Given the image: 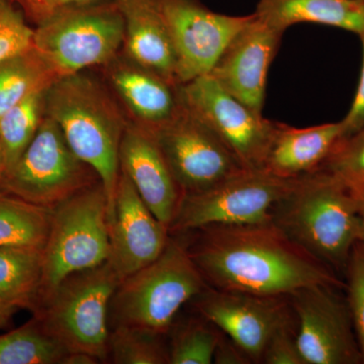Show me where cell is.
<instances>
[{
	"label": "cell",
	"instance_id": "6da1fadb",
	"mask_svg": "<svg viewBox=\"0 0 364 364\" xmlns=\"http://www.w3.org/2000/svg\"><path fill=\"white\" fill-rule=\"evenodd\" d=\"M186 234V233H184ZM189 254L208 287L262 296H289L306 287H344L334 269L272 221L213 225L193 231Z\"/></svg>",
	"mask_w": 364,
	"mask_h": 364
},
{
	"label": "cell",
	"instance_id": "7a4b0ae2",
	"mask_svg": "<svg viewBox=\"0 0 364 364\" xmlns=\"http://www.w3.org/2000/svg\"><path fill=\"white\" fill-rule=\"evenodd\" d=\"M46 116L58 124L73 152L97 171L109 202L119 176V152L128 119L102 75L90 70L57 79L45 92Z\"/></svg>",
	"mask_w": 364,
	"mask_h": 364
},
{
	"label": "cell",
	"instance_id": "3957f363",
	"mask_svg": "<svg viewBox=\"0 0 364 364\" xmlns=\"http://www.w3.org/2000/svg\"><path fill=\"white\" fill-rule=\"evenodd\" d=\"M272 222L332 269H346L360 241L358 200L322 169L296 181L273 210Z\"/></svg>",
	"mask_w": 364,
	"mask_h": 364
},
{
	"label": "cell",
	"instance_id": "277c9868",
	"mask_svg": "<svg viewBox=\"0 0 364 364\" xmlns=\"http://www.w3.org/2000/svg\"><path fill=\"white\" fill-rule=\"evenodd\" d=\"M208 287L179 235L157 259L119 282L109 305V329L131 326L167 334L177 314Z\"/></svg>",
	"mask_w": 364,
	"mask_h": 364
},
{
	"label": "cell",
	"instance_id": "5b68a950",
	"mask_svg": "<svg viewBox=\"0 0 364 364\" xmlns=\"http://www.w3.org/2000/svg\"><path fill=\"white\" fill-rule=\"evenodd\" d=\"M119 282L109 261L73 273L41 301L33 317L70 353L109 363V305Z\"/></svg>",
	"mask_w": 364,
	"mask_h": 364
},
{
	"label": "cell",
	"instance_id": "8992f818",
	"mask_svg": "<svg viewBox=\"0 0 364 364\" xmlns=\"http://www.w3.org/2000/svg\"><path fill=\"white\" fill-rule=\"evenodd\" d=\"M109 202L102 182L53 208L51 226L43 249L40 303L73 273L109 261Z\"/></svg>",
	"mask_w": 364,
	"mask_h": 364
},
{
	"label": "cell",
	"instance_id": "52a82bcc",
	"mask_svg": "<svg viewBox=\"0 0 364 364\" xmlns=\"http://www.w3.org/2000/svg\"><path fill=\"white\" fill-rule=\"evenodd\" d=\"M100 181L95 169L73 152L58 124L45 117L35 138L0 184V191L54 208Z\"/></svg>",
	"mask_w": 364,
	"mask_h": 364
},
{
	"label": "cell",
	"instance_id": "ba28073f",
	"mask_svg": "<svg viewBox=\"0 0 364 364\" xmlns=\"http://www.w3.org/2000/svg\"><path fill=\"white\" fill-rule=\"evenodd\" d=\"M33 28V47L59 78L102 68L123 49L124 21L119 6L66 11Z\"/></svg>",
	"mask_w": 364,
	"mask_h": 364
},
{
	"label": "cell",
	"instance_id": "9c48e42d",
	"mask_svg": "<svg viewBox=\"0 0 364 364\" xmlns=\"http://www.w3.org/2000/svg\"><path fill=\"white\" fill-rule=\"evenodd\" d=\"M298 179L280 178L263 169L242 170L208 191L182 196L169 233H188L213 225L272 221L273 210Z\"/></svg>",
	"mask_w": 364,
	"mask_h": 364
},
{
	"label": "cell",
	"instance_id": "30bf717a",
	"mask_svg": "<svg viewBox=\"0 0 364 364\" xmlns=\"http://www.w3.org/2000/svg\"><path fill=\"white\" fill-rule=\"evenodd\" d=\"M154 136L182 196L196 195L244 170L214 132L181 104Z\"/></svg>",
	"mask_w": 364,
	"mask_h": 364
},
{
	"label": "cell",
	"instance_id": "8fae6325",
	"mask_svg": "<svg viewBox=\"0 0 364 364\" xmlns=\"http://www.w3.org/2000/svg\"><path fill=\"white\" fill-rule=\"evenodd\" d=\"M181 104L219 136L245 169H261L274 122L225 90L210 74L178 86Z\"/></svg>",
	"mask_w": 364,
	"mask_h": 364
},
{
	"label": "cell",
	"instance_id": "7c38bea8",
	"mask_svg": "<svg viewBox=\"0 0 364 364\" xmlns=\"http://www.w3.org/2000/svg\"><path fill=\"white\" fill-rule=\"evenodd\" d=\"M336 289L315 286L289 296L296 343L305 364L363 363L348 303Z\"/></svg>",
	"mask_w": 364,
	"mask_h": 364
},
{
	"label": "cell",
	"instance_id": "4fadbf2b",
	"mask_svg": "<svg viewBox=\"0 0 364 364\" xmlns=\"http://www.w3.org/2000/svg\"><path fill=\"white\" fill-rule=\"evenodd\" d=\"M173 43L179 85L207 75L252 18L215 13L200 0H159Z\"/></svg>",
	"mask_w": 364,
	"mask_h": 364
},
{
	"label": "cell",
	"instance_id": "5bb4252c",
	"mask_svg": "<svg viewBox=\"0 0 364 364\" xmlns=\"http://www.w3.org/2000/svg\"><path fill=\"white\" fill-rule=\"evenodd\" d=\"M191 303L198 316L238 345L253 363H261L272 335L296 320L289 296H256L207 287Z\"/></svg>",
	"mask_w": 364,
	"mask_h": 364
},
{
	"label": "cell",
	"instance_id": "9a60e30c",
	"mask_svg": "<svg viewBox=\"0 0 364 364\" xmlns=\"http://www.w3.org/2000/svg\"><path fill=\"white\" fill-rule=\"evenodd\" d=\"M109 226V262L121 280L157 259L169 240L168 228L153 215L121 170Z\"/></svg>",
	"mask_w": 364,
	"mask_h": 364
},
{
	"label": "cell",
	"instance_id": "2e32d148",
	"mask_svg": "<svg viewBox=\"0 0 364 364\" xmlns=\"http://www.w3.org/2000/svg\"><path fill=\"white\" fill-rule=\"evenodd\" d=\"M284 33L252 14L208 74L230 95L262 114L268 71Z\"/></svg>",
	"mask_w": 364,
	"mask_h": 364
},
{
	"label": "cell",
	"instance_id": "e0dca14e",
	"mask_svg": "<svg viewBox=\"0 0 364 364\" xmlns=\"http://www.w3.org/2000/svg\"><path fill=\"white\" fill-rule=\"evenodd\" d=\"M98 70L128 121L145 130H156L181 107L178 86L139 65L122 51Z\"/></svg>",
	"mask_w": 364,
	"mask_h": 364
},
{
	"label": "cell",
	"instance_id": "ac0fdd59",
	"mask_svg": "<svg viewBox=\"0 0 364 364\" xmlns=\"http://www.w3.org/2000/svg\"><path fill=\"white\" fill-rule=\"evenodd\" d=\"M119 170L129 177L153 215L168 228L182 193L150 131L128 122L119 152Z\"/></svg>",
	"mask_w": 364,
	"mask_h": 364
},
{
	"label": "cell",
	"instance_id": "d6986e66",
	"mask_svg": "<svg viewBox=\"0 0 364 364\" xmlns=\"http://www.w3.org/2000/svg\"><path fill=\"white\" fill-rule=\"evenodd\" d=\"M117 6L124 21L122 53L179 86L176 50L159 0H121Z\"/></svg>",
	"mask_w": 364,
	"mask_h": 364
},
{
	"label": "cell",
	"instance_id": "ffe728a7",
	"mask_svg": "<svg viewBox=\"0 0 364 364\" xmlns=\"http://www.w3.org/2000/svg\"><path fill=\"white\" fill-rule=\"evenodd\" d=\"M343 136L341 122L294 128L274 122L261 169L284 179L318 171Z\"/></svg>",
	"mask_w": 364,
	"mask_h": 364
},
{
	"label": "cell",
	"instance_id": "44dd1931",
	"mask_svg": "<svg viewBox=\"0 0 364 364\" xmlns=\"http://www.w3.org/2000/svg\"><path fill=\"white\" fill-rule=\"evenodd\" d=\"M256 16L286 32L299 23H314L364 36V4L358 0H259Z\"/></svg>",
	"mask_w": 364,
	"mask_h": 364
},
{
	"label": "cell",
	"instance_id": "7402d4cb",
	"mask_svg": "<svg viewBox=\"0 0 364 364\" xmlns=\"http://www.w3.org/2000/svg\"><path fill=\"white\" fill-rule=\"evenodd\" d=\"M43 280V249L0 247V301L36 312Z\"/></svg>",
	"mask_w": 364,
	"mask_h": 364
},
{
	"label": "cell",
	"instance_id": "603a6c76",
	"mask_svg": "<svg viewBox=\"0 0 364 364\" xmlns=\"http://www.w3.org/2000/svg\"><path fill=\"white\" fill-rule=\"evenodd\" d=\"M57 79L56 72L33 45L4 60L0 63V117Z\"/></svg>",
	"mask_w": 364,
	"mask_h": 364
},
{
	"label": "cell",
	"instance_id": "cb8c5ba5",
	"mask_svg": "<svg viewBox=\"0 0 364 364\" xmlns=\"http://www.w3.org/2000/svg\"><path fill=\"white\" fill-rule=\"evenodd\" d=\"M53 208L41 207L0 191V247L44 249Z\"/></svg>",
	"mask_w": 364,
	"mask_h": 364
},
{
	"label": "cell",
	"instance_id": "d4e9b609",
	"mask_svg": "<svg viewBox=\"0 0 364 364\" xmlns=\"http://www.w3.org/2000/svg\"><path fill=\"white\" fill-rule=\"evenodd\" d=\"M69 353L35 317L0 335V364H64Z\"/></svg>",
	"mask_w": 364,
	"mask_h": 364
},
{
	"label": "cell",
	"instance_id": "484cf974",
	"mask_svg": "<svg viewBox=\"0 0 364 364\" xmlns=\"http://www.w3.org/2000/svg\"><path fill=\"white\" fill-rule=\"evenodd\" d=\"M45 92L46 90L33 93L0 117V145L6 172L20 159L45 119Z\"/></svg>",
	"mask_w": 364,
	"mask_h": 364
},
{
	"label": "cell",
	"instance_id": "4316f807",
	"mask_svg": "<svg viewBox=\"0 0 364 364\" xmlns=\"http://www.w3.org/2000/svg\"><path fill=\"white\" fill-rule=\"evenodd\" d=\"M164 335L131 326L111 328L109 363L114 364H167L168 346Z\"/></svg>",
	"mask_w": 364,
	"mask_h": 364
},
{
	"label": "cell",
	"instance_id": "83f0119b",
	"mask_svg": "<svg viewBox=\"0 0 364 364\" xmlns=\"http://www.w3.org/2000/svg\"><path fill=\"white\" fill-rule=\"evenodd\" d=\"M222 332L203 317L191 318L174 330L168 345L169 364L214 363Z\"/></svg>",
	"mask_w": 364,
	"mask_h": 364
},
{
	"label": "cell",
	"instance_id": "f1b7e54d",
	"mask_svg": "<svg viewBox=\"0 0 364 364\" xmlns=\"http://www.w3.org/2000/svg\"><path fill=\"white\" fill-rule=\"evenodd\" d=\"M321 169L335 177L359 203L364 202V128L342 136Z\"/></svg>",
	"mask_w": 364,
	"mask_h": 364
},
{
	"label": "cell",
	"instance_id": "f546056e",
	"mask_svg": "<svg viewBox=\"0 0 364 364\" xmlns=\"http://www.w3.org/2000/svg\"><path fill=\"white\" fill-rule=\"evenodd\" d=\"M33 31L14 0H0V63L30 48Z\"/></svg>",
	"mask_w": 364,
	"mask_h": 364
},
{
	"label": "cell",
	"instance_id": "4dcf8cb0",
	"mask_svg": "<svg viewBox=\"0 0 364 364\" xmlns=\"http://www.w3.org/2000/svg\"><path fill=\"white\" fill-rule=\"evenodd\" d=\"M345 272L348 291L347 303L364 363V244H356Z\"/></svg>",
	"mask_w": 364,
	"mask_h": 364
},
{
	"label": "cell",
	"instance_id": "1f68e13d",
	"mask_svg": "<svg viewBox=\"0 0 364 364\" xmlns=\"http://www.w3.org/2000/svg\"><path fill=\"white\" fill-rule=\"evenodd\" d=\"M31 25H41L56 14L76 9L117 6L121 0H14ZM33 26V28H35Z\"/></svg>",
	"mask_w": 364,
	"mask_h": 364
},
{
	"label": "cell",
	"instance_id": "d6a6232c",
	"mask_svg": "<svg viewBox=\"0 0 364 364\" xmlns=\"http://www.w3.org/2000/svg\"><path fill=\"white\" fill-rule=\"evenodd\" d=\"M261 363L305 364L296 343V321L277 330L263 352Z\"/></svg>",
	"mask_w": 364,
	"mask_h": 364
},
{
	"label": "cell",
	"instance_id": "836d02e7",
	"mask_svg": "<svg viewBox=\"0 0 364 364\" xmlns=\"http://www.w3.org/2000/svg\"><path fill=\"white\" fill-rule=\"evenodd\" d=\"M359 38L363 46V66L355 97L349 112L341 121L343 136L352 135L364 128V36Z\"/></svg>",
	"mask_w": 364,
	"mask_h": 364
},
{
	"label": "cell",
	"instance_id": "e575fe53",
	"mask_svg": "<svg viewBox=\"0 0 364 364\" xmlns=\"http://www.w3.org/2000/svg\"><path fill=\"white\" fill-rule=\"evenodd\" d=\"M214 363L250 364L253 361L245 351L242 350L238 345L222 333L221 339L215 348Z\"/></svg>",
	"mask_w": 364,
	"mask_h": 364
},
{
	"label": "cell",
	"instance_id": "d590c367",
	"mask_svg": "<svg viewBox=\"0 0 364 364\" xmlns=\"http://www.w3.org/2000/svg\"><path fill=\"white\" fill-rule=\"evenodd\" d=\"M16 311H18L16 309L0 301V330L4 329L11 324V318H13Z\"/></svg>",
	"mask_w": 364,
	"mask_h": 364
},
{
	"label": "cell",
	"instance_id": "8d00e7d4",
	"mask_svg": "<svg viewBox=\"0 0 364 364\" xmlns=\"http://www.w3.org/2000/svg\"><path fill=\"white\" fill-rule=\"evenodd\" d=\"M359 210H360V243L364 244V202L359 203Z\"/></svg>",
	"mask_w": 364,
	"mask_h": 364
},
{
	"label": "cell",
	"instance_id": "74e56055",
	"mask_svg": "<svg viewBox=\"0 0 364 364\" xmlns=\"http://www.w3.org/2000/svg\"><path fill=\"white\" fill-rule=\"evenodd\" d=\"M4 172H6V162H4V151L0 145V184L4 179Z\"/></svg>",
	"mask_w": 364,
	"mask_h": 364
},
{
	"label": "cell",
	"instance_id": "f35d334b",
	"mask_svg": "<svg viewBox=\"0 0 364 364\" xmlns=\"http://www.w3.org/2000/svg\"><path fill=\"white\" fill-rule=\"evenodd\" d=\"M358 1L363 2L364 4V0H358Z\"/></svg>",
	"mask_w": 364,
	"mask_h": 364
}]
</instances>
